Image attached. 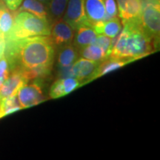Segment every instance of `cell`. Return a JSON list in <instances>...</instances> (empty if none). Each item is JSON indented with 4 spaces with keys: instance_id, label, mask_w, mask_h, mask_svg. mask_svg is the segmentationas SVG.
I'll return each mask as SVG.
<instances>
[{
    "instance_id": "9a60e30c",
    "label": "cell",
    "mask_w": 160,
    "mask_h": 160,
    "mask_svg": "<svg viewBox=\"0 0 160 160\" xmlns=\"http://www.w3.org/2000/svg\"><path fill=\"white\" fill-rule=\"evenodd\" d=\"M17 10L18 11L29 12L39 19L50 22L48 7L38 0H23Z\"/></svg>"
},
{
    "instance_id": "52a82bcc",
    "label": "cell",
    "mask_w": 160,
    "mask_h": 160,
    "mask_svg": "<svg viewBox=\"0 0 160 160\" xmlns=\"http://www.w3.org/2000/svg\"><path fill=\"white\" fill-rule=\"evenodd\" d=\"M118 14L122 24L140 22L142 14L141 0H116Z\"/></svg>"
},
{
    "instance_id": "4fadbf2b",
    "label": "cell",
    "mask_w": 160,
    "mask_h": 160,
    "mask_svg": "<svg viewBox=\"0 0 160 160\" xmlns=\"http://www.w3.org/2000/svg\"><path fill=\"white\" fill-rule=\"evenodd\" d=\"M97 37V32L91 25H83L76 30L73 45L81 49L85 46L92 45Z\"/></svg>"
},
{
    "instance_id": "e0dca14e",
    "label": "cell",
    "mask_w": 160,
    "mask_h": 160,
    "mask_svg": "<svg viewBox=\"0 0 160 160\" xmlns=\"http://www.w3.org/2000/svg\"><path fill=\"white\" fill-rule=\"evenodd\" d=\"M107 61H102L99 63L97 71L93 76L92 81L98 77L107 74L115 70L119 69V68L123 67L127 64L131 62V60L128 59H107Z\"/></svg>"
},
{
    "instance_id": "f1b7e54d",
    "label": "cell",
    "mask_w": 160,
    "mask_h": 160,
    "mask_svg": "<svg viewBox=\"0 0 160 160\" xmlns=\"http://www.w3.org/2000/svg\"><path fill=\"white\" fill-rule=\"evenodd\" d=\"M0 59H1V57H0Z\"/></svg>"
},
{
    "instance_id": "30bf717a",
    "label": "cell",
    "mask_w": 160,
    "mask_h": 160,
    "mask_svg": "<svg viewBox=\"0 0 160 160\" xmlns=\"http://www.w3.org/2000/svg\"><path fill=\"white\" fill-rule=\"evenodd\" d=\"M81 85L82 84L76 78L72 77L57 80L50 89V97L51 99H58L65 97Z\"/></svg>"
},
{
    "instance_id": "4316f807",
    "label": "cell",
    "mask_w": 160,
    "mask_h": 160,
    "mask_svg": "<svg viewBox=\"0 0 160 160\" xmlns=\"http://www.w3.org/2000/svg\"><path fill=\"white\" fill-rule=\"evenodd\" d=\"M6 79H4V78H0V87H1L2 85L3 82L5 81Z\"/></svg>"
},
{
    "instance_id": "44dd1931",
    "label": "cell",
    "mask_w": 160,
    "mask_h": 160,
    "mask_svg": "<svg viewBox=\"0 0 160 160\" xmlns=\"http://www.w3.org/2000/svg\"><path fill=\"white\" fill-rule=\"evenodd\" d=\"M105 21L117 17L118 16V8L116 0H105Z\"/></svg>"
},
{
    "instance_id": "d4e9b609",
    "label": "cell",
    "mask_w": 160,
    "mask_h": 160,
    "mask_svg": "<svg viewBox=\"0 0 160 160\" xmlns=\"http://www.w3.org/2000/svg\"><path fill=\"white\" fill-rule=\"evenodd\" d=\"M5 47H6V42L0 33V57H3L5 55Z\"/></svg>"
},
{
    "instance_id": "2e32d148",
    "label": "cell",
    "mask_w": 160,
    "mask_h": 160,
    "mask_svg": "<svg viewBox=\"0 0 160 160\" xmlns=\"http://www.w3.org/2000/svg\"><path fill=\"white\" fill-rule=\"evenodd\" d=\"M13 14L5 5H0V33L5 42H8L13 25Z\"/></svg>"
},
{
    "instance_id": "cb8c5ba5",
    "label": "cell",
    "mask_w": 160,
    "mask_h": 160,
    "mask_svg": "<svg viewBox=\"0 0 160 160\" xmlns=\"http://www.w3.org/2000/svg\"><path fill=\"white\" fill-rule=\"evenodd\" d=\"M23 0H2L6 7L11 11H17Z\"/></svg>"
},
{
    "instance_id": "ac0fdd59",
    "label": "cell",
    "mask_w": 160,
    "mask_h": 160,
    "mask_svg": "<svg viewBox=\"0 0 160 160\" xmlns=\"http://www.w3.org/2000/svg\"><path fill=\"white\" fill-rule=\"evenodd\" d=\"M79 56L85 59L95 62H101L106 59L107 53L101 48L95 45H90L79 49Z\"/></svg>"
},
{
    "instance_id": "ffe728a7",
    "label": "cell",
    "mask_w": 160,
    "mask_h": 160,
    "mask_svg": "<svg viewBox=\"0 0 160 160\" xmlns=\"http://www.w3.org/2000/svg\"><path fill=\"white\" fill-rule=\"evenodd\" d=\"M1 100V109L2 117L13 113V112L22 110L20 107L19 100L17 98V94L11 97L4 98Z\"/></svg>"
},
{
    "instance_id": "ba28073f",
    "label": "cell",
    "mask_w": 160,
    "mask_h": 160,
    "mask_svg": "<svg viewBox=\"0 0 160 160\" xmlns=\"http://www.w3.org/2000/svg\"><path fill=\"white\" fill-rule=\"evenodd\" d=\"M99 62H95L85 58L78 59L71 67V75L82 85L92 81L93 74L97 71Z\"/></svg>"
},
{
    "instance_id": "5bb4252c",
    "label": "cell",
    "mask_w": 160,
    "mask_h": 160,
    "mask_svg": "<svg viewBox=\"0 0 160 160\" xmlns=\"http://www.w3.org/2000/svg\"><path fill=\"white\" fill-rule=\"evenodd\" d=\"M122 24L119 17H114L96 23L92 27L97 32V34H104L110 38H114L121 32Z\"/></svg>"
},
{
    "instance_id": "484cf974",
    "label": "cell",
    "mask_w": 160,
    "mask_h": 160,
    "mask_svg": "<svg viewBox=\"0 0 160 160\" xmlns=\"http://www.w3.org/2000/svg\"><path fill=\"white\" fill-rule=\"evenodd\" d=\"M38 1H39L40 2H42V4H44L45 6L48 7V5H49L50 1H51V0H38Z\"/></svg>"
},
{
    "instance_id": "7c38bea8",
    "label": "cell",
    "mask_w": 160,
    "mask_h": 160,
    "mask_svg": "<svg viewBox=\"0 0 160 160\" xmlns=\"http://www.w3.org/2000/svg\"><path fill=\"white\" fill-rule=\"evenodd\" d=\"M79 57V51L73 44L60 48L57 56V66L61 69L71 68Z\"/></svg>"
},
{
    "instance_id": "3957f363",
    "label": "cell",
    "mask_w": 160,
    "mask_h": 160,
    "mask_svg": "<svg viewBox=\"0 0 160 160\" xmlns=\"http://www.w3.org/2000/svg\"><path fill=\"white\" fill-rule=\"evenodd\" d=\"M51 24L27 11H18L9 41L36 36H50Z\"/></svg>"
},
{
    "instance_id": "8fae6325",
    "label": "cell",
    "mask_w": 160,
    "mask_h": 160,
    "mask_svg": "<svg viewBox=\"0 0 160 160\" xmlns=\"http://www.w3.org/2000/svg\"><path fill=\"white\" fill-rule=\"evenodd\" d=\"M85 8L91 26L99 22L105 21V0H85Z\"/></svg>"
},
{
    "instance_id": "6da1fadb",
    "label": "cell",
    "mask_w": 160,
    "mask_h": 160,
    "mask_svg": "<svg viewBox=\"0 0 160 160\" xmlns=\"http://www.w3.org/2000/svg\"><path fill=\"white\" fill-rule=\"evenodd\" d=\"M55 50L50 36H36L6 42L4 57L8 62L10 71L51 69Z\"/></svg>"
},
{
    "instance_id": "7a4b0ae2",
    "label": "cell",
    "mask_w": 160,
    "mask_h": 160,
    "mask_svg": "<svg viewBox=\"0 0 160 160\" xmlns=\"http://www.w3.org/2000/svg\"><path fill=\"white\" fill-rule=\"evenodd\" d=\"M123 25L122 31L111 44L106 59H128L133 62L151 54L153 40L143 31L140 22L125 23Z\"/></svg>"
},
{
    "instance_id": "83f0119b",
    "label": "cell",
    "mask_w": 160,
    "mask_h": 160,
    "mask_svg": "<svg viewBox=\"0 0 160 160\" xmlns=\"http://www.w3.org/2000/svg\"><path fill=\"white\" fill-rule=\"evenodd\" d=\"M2 117V109H1V100H0V118Z\"/></svg>"
},
{
    "instance_id": "277c9868",
    "label": "cell",
    "mask_w": 160,
    "mask_h": 160,
    "mask_svg": "<svg viewBox=\"0 0 160 160\" xmlns=\"http://www.w3.org/2000/svg\"><path fill=\"white\" fill-rule=\"evenodd\" d=\"M63 19L74 31L83 25H91L85 8V0H68Z\"/></svg>"
},
{
    "instance_id": "7402d4cb",
    "label": "cell",
    "mask_w": 160,
    "mask_h": 160,
    "mask_svg": "<svg viewBox=\"0 0 160 160\" xmlns=\"http://www.w3.org/2000/svg\"><path fill=\"white\" fill-rule=\"evenodd\" d=\"M112 44V39L104 34H99L96 38L94 42L92 45H95L98 47L101 48L103 51H105L108 53L110 48Z\"/></svg>"
},
{
    "instance_id": "5b68a950",
    "label": "cell",
    "mask_w": 160,
    "mask_h": 160,
    "mask_svg": "<svg viewBox=\"0 0 160 160\" xmlns=\"http://www.w3.org/2000/svg\"><path fill=\"white\" fill-rule=\"evenodd\" d=\"M74 34V30L66 22L63 18L51 23L50 37L55 48L59 49L63 46L73 43Z\"/></svg>"
},
{
    "instance_id": "d6986e66",
    "label": "cell",
    "mask_w": 160,
    "mask_h": 160,
    "mask_svg": "<svg viewBox=\"0 0 160 160\" xmlns=\"http://www.w3.org/2000/svg\"><path fill=\"white\" fill-rule=\"evenodd\" d=\"M68 0H51L48 7L50 23L62 18Z\"/></svg>"
},
{
    "instance_id": "603a6c76",
    "label": "cell",
    "mask_w": 160,
    "mask_h": 160,
    "mask_svg": "<svg viewBox=\"0 0 160 160\" xmlns=\"http://www.w3.org/2000/svg\"><path fill=\"white\" fill-rule=\"evenodd\" d=\"M9 65L5 57L0 59V78L7 79L10 74Z\"/></svg>"
},
{
    "instance_id": "8992f818",
    "label": "cell",
    "mask_w": 160,
    "mask_h": 160,
    "mask_svg": "<svg viewBox=\"0 0 160 160\" xmlns=\"http://www.w3.org/2000/svg\"><path fill=\"white\" fill-rule=\"evenodd\" d=\"M17 98L22 109L37 105L45 100L41 86L37 82L25 84L17 92Z\"/></svg>"
},
{
    "instance_id": "9c48e42d",
    "label": "cell",
    "mask_w": 160,
    "mask_h": 160,
    "mask_svg": "<svg viewBox=\"0 0 160 160\" xmlns=\"http://www.w3.org/2000/svg\"><path fill=\"white\" fill-rule=\"evenodd\" d=\"M28 82L19 70L11 71L10 74L0 87V99L17 94V92Z\"/></svg>"
}]
</instances>
